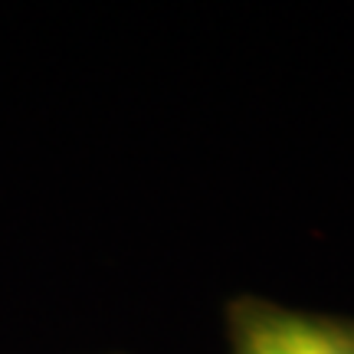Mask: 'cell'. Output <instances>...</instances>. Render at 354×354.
<instances>
[{
	"label": "cell",
	"mask_w": 354,
	"mask_h": 354,
	"mask_svg": "<svg viewBox=\"0 0 354 354\" xmlns=\"http://www.w3.org/2000/svg\"><path fill=\"white\" fill-rule=\"evenodd\" d=\"M230 354H354V318L302 312L263 295L223 305Z\"/></svg>",
	"instance_id": "6da1fadb"
}]
</instances>
